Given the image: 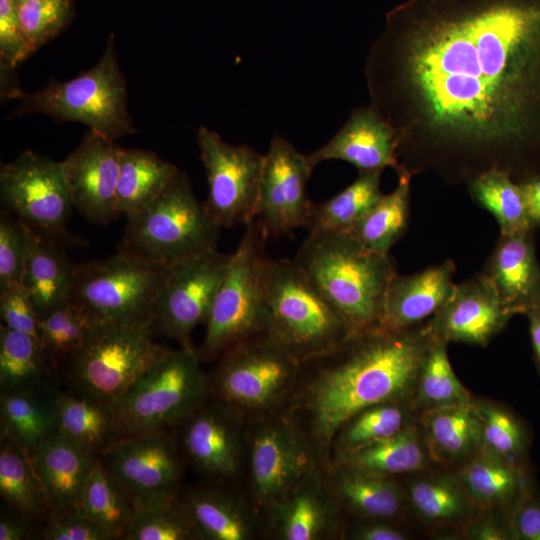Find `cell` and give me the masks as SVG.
Masks as SVG:
<instances>
[{
  "instance_id": "obj_39",
  "label": "cell",
  "mask_w": 540,
  "mask_h": 540,
  "mask_svg": "<svg viewBox=\"0 0 540 540\" xmlns=\"http://www.w3.org/2000/svg\"><path fill=\"white\" fill-rule=\"evenodd\" d=\"M78 508L108 532L112 539H123L134 515L135 503L98 456L81 494Z\"/></svg>"
},
{
  "instance_id": "obj_28",
  "label": "cell",
  "mask_w": 540,
  "mask_h": 540,
  "mask_svg": "<svg viewBox=\"0 0 540 540\" xmlns=\"http://www.w3.org/2000/svg\"><path fill=\"white\" fill-rule=\"evenodd\" d=\"M97 457L58 433L31 452L51 509L78 507Z\"/></svg>"
},
{
  "instance_id": "obj_5",
  "label": "cell",
  "mask_w": 540,
  "mask_h": 540,
  "mask_svg": "<svg viewBox=\"0 0 540 540\" xmlns=\"http://www.w3.org/2000/svg\"><path fill=\"white\" fill-rule=\"evenodd\" d=\"M221 229L179 170L154 201L127 218L119 251L168 267L216 250Z\"/></svg>"
},
{
  "instance_id": "obj_34",
  "label": "cell",
  "mask_w": 540,
  "mask_h": 540,
  "mask_svg": "<svg viewBox=\"0 0 540 540\" xmlns=\"http://www.w3.org/2000/svg\"><path fill=\"white\" fill-rule=\"evenodd\" d=\"M331 463L393 477L413 474L433 464L417 419L398 433L342 454Z\"/></svg>"
},
{
  "instance_id": "obj_55",
  "label": "cell",
  "mask_w": 540,
  "mask_h": 540,
  "mask_svg": "<svg viewBox=\"0 0 540 540\" xmlns=\"http://www.w3.org/2000/svg\"><path fill=\"white\" fill-rule=\"evenodd\" d=\"M39 524L5 506L0 515V540L39 538Z\"/></svg>"
},
{
  "instance_id": "obj_53",
  "label": "cell",
  "mask_w": 540,
  "mask_h": 540,
  "mask_svg": "<svg viewBox=\"0 0 540 540\" xmlns=\"http://www.w3.org/2000/svg\"><path fill=\"white\" fill-rule=\"evenodd\" d=\"M459 536L469 540H513L508 513L503 509H477Z\"/></svg>"
},
{
  "instance_id": "obj_8",
  "label": "cell",
  "mask_w": 540,
  "mask_h": 540,
  "mask_svg": "<svg viewBox=\"0 0 540 540\" xmlns=\"http://www.w3.org/2000/svg\"><path fill=\"white\" fill-rule=\"evenodd\" d=\"M267 330L300 362L345 339L347 323L293 259H271L266 274Z\"/></svg>"
},
{
  "instance_id": "obj_35",
  "label": "cell",
  "mask_w": 540,
  "mask_h": 540,
  "mask_svg": "<svg viewBox=\"0 0 540 540\" xmlns=\"http://www.w3.org/2000/svg\"><path fill=\"white\" fill-rule=\"evenodd\" d=\"M179 172L178 167L144 149L121 148L117 200L127 218L154 201Z\"/></svg>"
},
{
  "instance_id": "obj_31",
  "label": "cell",
  "mask_w": 540,
  "mask_h": 540,
  "mask_svg": "<svg viewBox=\"0 0 540 540\" xmlns=\"http://www.w3.org/2000/svg\"><path fill=\"white\" fill-rule=\"evenodd\" d=\"M55 393L47 382L0 393L1 441L30 453L56 432Z\"/></svg>"
},
{
  "instance_id": "obj_14",
  "label": "cell",
  "mask_w": 540,
  "mask_h": 540,
  "mask_svg": "<svg viewBox=\"0 0 540 540\" xmlns=\"http://www.w3.org/2000/svg\"><path fill=\"white\" fill-rule=\"evenodd\" d=\"M208 195L203 203L221 228L255 219L263 155L248 145H233L205 126L196 133Z\"/></svg>"
},
{
  "instance_id": "obj_20",
  "label": "cell",
  "mask_w": 540,
  "mask_h": 540,
  "mask_svg": "<svg viewBox=\"0 0 540 540\" xmlns=\"http://www.w3.org/2000/svg\"><path fill=\"white\" fill-rule=\"evenodd\" d=\"M512 317L481 271L456 284L449 300L428 324L432 336L447 344L487 346Z\"/></svg>"
},
{
  "instance_id": "obj_43",
  "label": "cell",
  "mask_w": 540,
  "mask_h": 540,
  "mask_svg": "<svg viewBox=\"0 0 540 540\" xmlns=\"http://www.w3.org/2000/svg\"><path fill=\"white\" fill-rule=\"evenodd\" d=\"M416 419L406 403H383L361 410L337 431L328 464L342 454L398 433Z\"/></svg>"
},
{
  "instance_id": "obj_1",
  "label": "cell",
  "mask_w": 540,
  "mask_h": 540,
  "mask_svg": "<svg viewBox=\"0 0 540 540\" xmlns=\"http://www.w3.org/2000/svg\"><path fill=\"white\" fill-rule=\"evenodd\" d=\"M386 22L373 108L386 121L414 101L430 163L470 180L540 151V0H409Z\"/></svg>"
},
{
  "instance_id": "obj_4",
  "label": "cell",
  "mask_w": 540,
  "mask_h": 540,
  "mask_svg": "<svg viewBox=\"0 0 540 540\" xmlns=\"http://www.w3.org/2000/svg\"><path fill=\"white\" fill-rule=\"evenodd\" d=\"M215 361L206 373L208 395L246 422L282 412L301 367L268 330L239 341Z\"/></svg>"
},
{
  "instance_id": "obj_38",
  "label": "cell",
  "mask_w": 540,
  "mask_h": 540,
  "mask_svg": "<svg viewBox=\"0 0 540 540\" xmlns=\"http://www.w3.org/2000/svg\"><path fill=\"white\" fill-rule=\"evenodd\" d=\"M396 188L381 199L351 228L355 237L368 249L389 255L390 249L405 233L409 221L410 181L412 174L398 172Z\"/></svg>"
},
{
  "instance_id": "obj_51",
  "label": "cell",
  "mask_w": 540,
  "mask_h": 540,
  "mask_svg": "<svg viewBox=\"0 0 540 540\" xmlns=\"http://www.w3.org/2000/svg\"><path fill=\"white\" fill-rule=\"evenodd\" d=\"M0 316L2 324L12 330L39 338V315L22 284L0 291ZM41 343V342H40Z\"/></svg>"
},
{
  "instance_id": "obj_37",
  "label": "cell",
  "mask_w": 540,
  "mask_h": 540,
  "mask_svg": "<svg viewBox=\"0 0 540 540\" xmlns=\"http://www.w3.org/2000/svg\"><path fill=\"white\" fill-rule=\"evenodd\" d=\"M447 346V343L433 337L423 357L410 402L416 418L427 411L473 400L451 366Z\"/></svg>"
},
{
  "instance_id": "obj_32",
  "label": "cell",
  "mask_w": 540,
  "mask_h": 540,
  "mask_svg": "<svg viewBox=\"0 0 540 540\" xmlns=\"http://www.w3.org/2000/svg\"><path fill=\"white\" fill-rule=\"evenodd\" d=\"M454 472L477 509L508 512L533 486L529 470L510 463L485 447Z\"/></svg>"
},
{
  "instance_id": "obj_47",
  "label": "cell",
  "mask_w": 540,
  "mask_h": 540,
  "mask_svg": "<svg viewBox=\"0 0 540 540\" xmlns=\"http://www.w3.org/2000/svg\"><path fill=\"white\" fill-rule=\"evenodd\" d=\"M17 10L32 53L61 33L73 16L71 0H19Z\"/></svg>"
},
{
  "instance_id": "obj_29",
  "label": "cell",
  "mask_w": 540,
  "mask_h": 540,
  "mask_svg": "<svg viewBox=\"0 0 540 540\" xmlns=\"http://www.w3.org/2000/svg\"><path fill=\"white\" fill-rule=\"evenodd\" d=\"M433 464L456 470L482 448V428L473 400L424 412L417 417Z\"/></svg>"
},
{
  "instance_id": "obj_15",
  "label": "cell",
  "mask_w": 540,
  "mask_h": 540,
  "mask_svg": "<svg viewBox=\"0 0 540 540\" xmlns=\"http://www.w3.org/2000/svg\"><path fill=\"white\" fill-rule=\"evenodd\" d=\"M231 254L216 250L165 268L153 312L152 330L193 348L191 335L205 324Z\"/></svg>"
},
{
  "instance_id": "obj_3",
  "label": "cell",
  "mask_w": 540,
  "mask_h": 540,
  "mask_svg": "<svg viewBox=\"0 0 540 540\" xmlns=\"http://www.w3.org/2000/svg\"><path fill=\"white\" fill-rule=\"evenodd\" d=\"M293 260L351 332L379 327L396 275L389 255L368 249L348 229L309 233Z\"/></svg>"
},
{
  "instance_id": "obj_10",
  "label": "cell",
  "mask_w": 540,
  "mask_h": 540,
  "mask_svg": "<svg viewBox=\"0 0 540 540\" xmlns=\"http://www.w3.org/2000/svg\"><path fill=\"white\" fill-rule=\"evenodd\" d=\"M196 349H169L115 403L119 438L171 430L208 395Z\"/></svg>"
},
{
  "instance_id": "obj_16",
  "label": "cell",
  "mask_w": 540,
  "mask_h": 540,
  "mask_svg": "<svg viewBox=\"0 0 540 540\" xmlns=\"http://www.w3.org/2000/svg\"><path fill=\"white\" fill-rule=\"evenodd\" d=\"M0 197L30 228L58 238L73 208L61 162L25 150L0 170Z\"/></svg>"
},
{
  "instance_id": "obj_36",
  "label": "cell",
  "mask_w": 540,
  "mask_h": 540,
  "mask_svg": "<svg viewBox=\"0 0 540 540\" xmlns=\"http://www.w3.org/2000/svg\"><path fill=\"white\" fill-rule=\"evenodd\" d=\"M0 495L5 506L40 526L51 511L31 453L7 441L0 448Z\"/></svg>"
},
{
  "instance_id": "obj_11",
  "label": "cell",
  "mask_w": 540,
  "mask_h": 540,
  "mask_svg": "<svg viewBox=\"0 0 540 540\" xmlns=\"http://www.w3.org/2000/svg\"><path fill=\"white\" fill-rule=\"evenodd\" d=\"M165 268L123 251L78 264L69 301L95 323L152 328Z\"/></svg>"
},
{
  "instance_id": "obj_58",
  "label": "cell",
  "mask_w": 540,
  "mask_h": 540,
  "mask_svg": "<svg viewBox=\"0 0 540 540\" xmlns=\"http://www.w3.org/2000/svg\"><path fill=\"white\" fill-rule=\"evenodd\" d=\"M16 1H19V0H16Z\"/></svg>"
},
{
  "instance_id": "obj_33",
  "label": "cell",
  "mask_w": 540,
  "mask_h": 540,
  "mask_svg": "<svg viewBox=\"0 0 540 540\" xmlns=\"http://www.w3.org/2000/svg\"><path fill=\"white\" fill-rule=\"evenodd\" d=\"M56 432L95 456L119 439L114 403L56 389Z\"/></svg>"
},
{
  "instance_id": "obj_13",
  "label": "cell",
  "mask_w": 540,
  "mask_h": 540,
  "mask_svg": "<svg viewBox=\"0 0 540 540\" xmlns=\"http://www.w3.org/2000/svg\"><path fill=\"white\" fill-rule=\"evenodd\" d=\"M171 431L186 467L202 481L242 489L248 458L244 419L207 395Z\"/></svg>"
},
{
  "instance_id": "obj_54",
  "label": "cell",
  "mask_w": 540,
  "mask_h": 540,
  "mask_svg": "<svg viewBox=\"0 0 540 540\" xmlns=\"http://www.w3.org/2000/svg\"><path fill=\"white\" fill-rule=\"evenodd\" d=\"M406 523L388 520H345L342 539L408 540L412 537Z\"/></svg>"
},
{
  "instance_id": "obj_25",
  "label": "cell",
  "mask_w": 540,
  "mask_h": 540,
  "mask_svg": "<svg viewBox=\"0 0 540 540\" xmlns=\"http://www.w3.org/2000/svg\"><path fill=\"white\" fill-rule=\"evenodd\" d=\"M397 146L394 128L374 108H361L326 144L306 155L314 168L323 161L343 160L359 173L383 171L386 167L398 171Z\"/></svg>"
},
{
  "instance_id": "obj_22",
  "label": "cell",
  "mask_w": 540,
  "mask_h": 540,
  "mask_svg": "<svg viewBox=\"0 0 540 540\" xmlns=\"http://www.w3.org/2000/svg\"><path fill=\"white\" fill-rule=\"evenodd\" d=\"M403 478L407 514L429 532L459 536L477 511L454 470L427 468Z\"/></svg>"
},
{
  "instance_id": "obj_27",
  "label": "cell",
  "mask_w": 540,
  "mask_h": 540,
  "mask_svg": "<svg viewBox=\"0 0 540 540\" xmlns=\"http://www.w3.org/2000/svg\"><path fill=\"white\" fill-rule=\"evenodd\" d=\"M452 260L429 266L410 275H395L385 299L379 327L402 331L434 316L449 300L456 284Z\"/></svg>"
},
{
  "instance_id": "obj_24",
  "label": "cell",
  "mask_w": 540,
  "mask_h": 540,
  "mask_svg": "<svg viewBox=\"0 0 540 540\" xmlns=\"http://www.w3.org/2000/svg\"><path fill=\"white\" fill-rule=\"evenodd\" d=\"M323 469L327 486L345 520L406 523V500L398 477L341 463H331Z\"/></svg>"
},
{
  "instance_id": "obj_12",
  "label": "cell",
  "mask_w": 540,
  "mask_h": 540,
  "mask_svg": "<svg viewBox=\"0 0 540 540\" xmlns=\"http://www.w3.org/2000/svg\"><path fill=\"white\" fill-rule=\"evenodd\" d=\"M248 458L242 491L263 526L274 508L322 466L306 437L284 412L247 422Z\"/></svg>"
},
{
  "instance_id": "obj_9",
  "label": "cell",
  "mask_w": 540,
  "mask_h": 540,
  "mask_svg": "<svg viewBox=\"0 0 540 540\" xmlns=\"http://www.w3.org/2000/svg\"><path fill=\"white\" fill-rule=\"evenodd\" d=\"M150 327L95 323L82 345L63 360L68 388L115 403L169 348Z\"/></svg>"
},
{
  "instance_id": "obj_44",
  "label": "cell",
  "mask_w": 540,
  "mask_h": 540,
  "mask_svg": "<svg viewBox=\"0 0 540 540\" xmlns=\"http://www.w3.org/2000/svg\"><path fill=\"white\" fill-rule=\"evenodd\" d=\"M52 366L40 341L0 326V390L31 388L47 382Z\"/></svg>"
},
{
  "instance_id": "obj_56",
  "label": "cell",
  "mask_w": 540,
  "mask_h": 540,
  "mask_svg": "<svg viewBox=\"0 0 540 540\" xmlns=\"http://www.w3.org/2000/svg\"><path fill=\"white\" fill-rule=\"evenodd\" d=\"M519 186L529 220L535 229L540 228V173L519 182Z\"/></svg>"
},
{
  "instance_id": "obj_50",
  "label": "cell",
  "mask_w": 540,
  "mask_h": 540,
  "mask_svg": "<svg viewBox=\"0 0 540 540\" xmlns=\"http://www.w3.org/2000/svg\"><path fill=\"white\" fill-rule=\"evenodd\" d=\"M32 54L20 25L16 0H0L1 69L14 70Z\"/></svg>"
},
{
  "instance_id": "obj_42",
  "label": "cell",
  "mask_w": 540,
  "mask_h": 540,
  "mask_svg": "<svg viewBox=\"0 0 540 540\" xmlns=\"http://www.w3.org/2000/svg\"><path fill=\"white\" fill-rule=\"evenodd\" d=\"M468 189L475 202L496 219L500 234L535 230L519 183H515L508 172L500 169L483 171L469 180Z\"/></svg>"
},
{
  "instance_id": "obj_30",
  "label": "cell",
  "mask_w": 540,
  "mask_h": 540,
  "mask_svg": "<svg viewBox=\"0 0 540 540\" xmlns=\"http://www.w3.org/2000/svg\"><path fill=\"white\" fill-rule=\"evenodd\" d=\"M26 227L28 250L22 284L40 318L69 301L78 264L69 259L57 238Z\"/></svg>"
},
{
  "instance_id": "obj_19",
  "label": "cell",
  "mask_w": 540,
  "mask_h": 540,
  "mask_svg": "<svg viewBox=\"0 0 540 540\" xmlns=\"http://www.w3.org/2000/svg\"><path fill=\"white\" fill-rule=\"evenodd\" d=\"M121 148L88 129L77 147L61 161L73 205L92 223L107 224L120 213L117 185Z\"/></svg>"
},
{
  "instance_id": "obj_48",
  "label": "cell",
  "mask_w": 540,
  "mask_h": 540,
  "mask_svg": "<svg viewBox=\"0 0 540 540\" xmlns=\"http://www.w3.org/2000/svg\"><path fill=\"white\" fill-rule=\"evenodd\" d=\"M28 250L26 225L5 210L0 215V291L23 283ZM23 285V284H22Z\"/></svg>"
},
{
  "instance_id": "obj_18",
  "label": "cell",
  "mask_w": 540,
  "mask_h": 540,
  "mask_svg": "<svg viewBox=\"0 0 540 540\" xmlns=\"http://www.w3.org/2000/svg\"><path fill=\"white\" fill-rule=\"evenodd\" d=\"M100 458L134 501L182 487L186 465L171 430L120 437Z\"/></svg>"
},
{
  "instance_id": "obj_46",
  "label": "cell",
  "mask_w": 540,
  "mask_h": 540,
  "mask_svg": "<svg viewBox=\"0 0 540 540\" xmlns=\"http://www.w3.org/2000/svg\"><path fill=\"white\" fill-rule=\"evenodd\" d=\"M95 322L71 301L39 319V338L52 365H57L78 349Z\"/></svg>"
},
{
  "instance_id": "obj_41",
  "label": "cell",
  "mask_w": 540,
  "mask_h": 540,
  "mask_svg": "<svg viewBox=\"0 0 540 540\" xmlns=\"http://www.w3.org/2000/svg\"><path fill=\"white\" fill-rule=\"evenodd\" d=\"M382 170L359 173L357 179L322 203H313L307 228L309 233L350 229L383 196Z\"/></svg>"
},
{
  "instance_id": "obj_21",
  "label": "cell",
  "mask_w": 540,
  "mask_h": 540,
  "mask_svg": "<svg viewBox=\"0 0 540 540\" xmlns=\"http://www.w3.org/2000/svg\"><path fill=\"white\" fill-rule=\"evenodd\" d=\"M345 519L325 480L323 466L308 473L274 508L263 537L277 540L342 539Z\"/></svg>"
},
{
  "instance_id": "obj_45",
  "label": "cell",
  "mask_w": 540,
  "mask_h": 540,
  "mask_svg": "<svg viewBox=\"0 0 540 540\" xmlns=\"http://www.w3.org/2000/svg\"><path fill=\"white\" fill-rule=\"evenodd\" d=\"M482 428L483 447L528 470L530 435L526 424L510 409L498 403L473 399Z\"/></svg>"
},
{
  "instance_id": "obj_7",
  "label": "cell",
  "mask_w": 540,
  "mask_h": 540,
  "mask_svg": "<svg viewBox=\"0 0 540 540\" xmlns=\"http://www.w3.org/2000/svg\"><path fill=\"white\" fill-rule=\"evenodd\" d=\"M266 239L255 219L245 225L205 322L203 341L196 349L201 362L215 361L239 341L267 330Z\"/></svg>"
},
{
  "instance_id": "obj_49",
  "label": "cell",
  "mask_w": 540,
  "mask_h": 540,
  "mask_svg": "<svg viewBox=\"0 0 540 540\" xmlns=\"http://www.w3.org/2000/svg\"><path fill=\"white\" fill-rule=\"evenodd\" d=\"M44 540H112L108 532L85 516L78 507L51 509L41 524Z\"/></svg>"
},
{
  "instance_id": "obj_17",
  "label": "cell",
  "mask_w": 540,
  "mask_h": 540,
  "mask_svg": "<svg viewBox=\"0 0 540 540\" xmlns=\"http://www.w3.org/2000/svg\"><path fill=\"white\" fill-rule=\"evenodd\" d=\"M314 170L307 155L274 135L263 155L255 220L267 238L307 227L313 202L307 183Z\"/></svg>"
},
{
  "instance_id": "obj_57",
  "label": "cell",
  "mask_w": 540,
  "mask_h": 540,
  "mask_svg": "<svg viewBox=\"0 0 540 540\" xmlns=\"http://www.w3.org/2000/svg\"><path fill=\"white\" fill-rule=\"evenodd\" d=\"M525 315L528 318L535 364L540 374V304L530 309Z\"/></svg>"
},
{
  "instance_id": "obj_23",
  "label": "cell",
  "mask_w": 540,
  "mask_h": 540,
  "mask_svg": "<svg viewBox=\"0 0 540 540\" xmlns=\"http://www.w3.org/2000/svg\"><path fill=\"white\" fill-rule=\"evenodd\" d=\"M180 495L198 540H252L261 525L242 489L202 481L181 487Z\"/></svg>"
},
{
  "instance_id": "obj_52",
  "label": "cell",
  "mask_w": 540,
  "mask_h": 540,
  "mask_svg": "<svg viewBox=\"0 0 540 540\" xmlns=\"http://www.w3.org/2000/svg\"><path fill=\"white\" fill-rule=\"evenodd\" d=\"M507 513L513 540H540V495L534 485Z\"/></svg>"
},
{
  "instance_id": "obj_40",
  "label": "cell",
  "mask_w": 540,
  "mask_h": 540,
  "mask_svg": "<svg viewBox=\"0 0 540 540\" xmlns=\"http://www.w3.org/2000/svg\"><path fill=\"white\" fill-rule=\"evenodd\" d=\"M180 489L135 500L134 515L122 540H198Z\"/></svg>"
},
{
  "instance_id": "obj_2",
  "label": "cell",
  "mask_w": 540,
  "mask_h": 540,
  "mask_svg": "<svg viewBox=\"0 0 540 540\" xmlns=\"http://www.w3.org/2000/svg\"><path fill=\"white\" fill-rule=\"evenodd\" d=\"M428 320L402 331L374 327L351 332L331 349L301 362L283 411L323 467L333 438L352 416L377 404H410L433 338Z\"/></svg>"
},
{
  "instance_id": "obj_26",
  "label": "cell",
  "mask_w": 540,
  "mask_h": 540,
  "mask_svg": "<svg viewBox=\"0 0 540 540\" xmlns=\"http://www.w3.org/2000/svg\"><path fill=\"white\" fill-rule=\"evenodd\" d=\"M534 231L500 234L482 270L512 316L526 314L540 304V264Z\"/></svg>"
},
{
  "instance_id": "obj_6",
  "label": "cell",
  "mask_w": 540,
  "mask_h": 540,
  "mask_svg": "<svg viewBox=\"0 0 540 540\" xmlns=\"http://www.w3.org/2000/svg\"><path fill=\"white\" fill-rule=\"evenodd\" d=\"M16 99L19 105L11 117L40 113L62 122H79L114 141L136 132L113 35L88 70L68 81H52L40 91H22Z\"/></svg>"
}]
</instances>
